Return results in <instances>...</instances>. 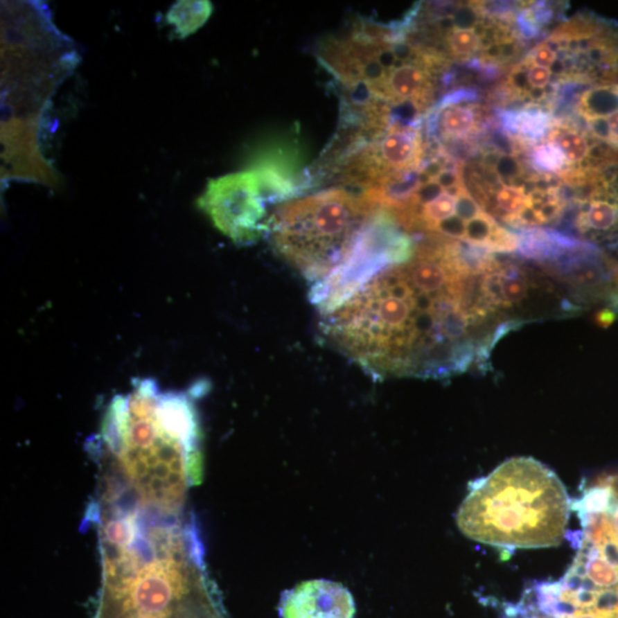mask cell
Returning a JSON list of instances; mask_svg holds the SVG:
<instances>
[{
    "mask_svg": "<svg viewBox=\"0 0 618 618\" xmlns=\"http://www.w3.org/2000/svg\"><path fill=\"white\" fill-rule=\"evenodd\" d=\"M490 265H472L452 242H416L412 259L389 267L321 315V328L373 376L463 373L487 363L495 344L522 324L484 294Z\"/></svg>",
    "mask_w": 618,
    "mask_h": 618,
    "instance_id": "1",
    "label": "cell"
},
{
    "mask_svg": "<svg viewBox=\"0 0 618 618\" xmlns=\"http://www.w3.org/2000/svg\"><path fill=\"white\" fill-rule=\"evenodd\" d=\"M572 500L559 477L531 457L507 459L468 486L457 526L495 549H547L566 540Z\"/></svg>",
    "mask_w": 618,
    "mask_h": 618,
    "instance_id": "2",
    "label": "cell"
},
{
    "mask_svg": "<svg viewBox=\"0 0 618 618\" xmlns=\"http://www.w3.org/2000/svg\"><path fill=\"white\" fill-rule=\"evenodd\" d=\"M375 211L355 191L329 188L274 209L268 235L281 257L315 284L342 263Z\"/></svg>",
    "mask_w": 618,
    "mask_h": 618,
    "instance_id": "3",
    "label": "cell"
},
{
    "mask_svg": "<svg viewBox=\"0 0 618 618\" xmlns=\"http://www.w3.org/2000/svg\"><path fill=\"white\" fill-rule=\"evenodd\" d=\"M416 242L394 217L377 210L369 218L345 259L333 273L312 284L309 298L324 315L389 267L412 259Z\"/></svg>",
    "mask_w": 618,
    "mask_h": 618,
    "instance_id": "4",
    "label": "cell"
},
{
    "mask_svg": "<svg viewBox=\"0 0 618 618\" xmlns=\"http://www.w3.org/2000/svg\"><path fill=\"white\" fill-rule=\"evenodd\" d=\"M559 54L574 85H618V26L592 14H579L545 39Z\"/></svg>",
    "mask_w": 618,
    "mask_h": 618,
    "instance_id": "5",
    "label": "cell"
},
{
    "mask_svg": "<svg viewBox=\"0 0 618 618\" xmlns=\"http://www.w3.org/2000/svg\"><path fill=\"white\" fill-rule=\"evenodd\" d=\"M197 203L214 226L235 243H254L270 233L273 205L252 168L209 181Z\"/></svg>",
    "mask_w": 618,
    "mask_h": 618,
    "instance_id": "6",
    "label": "cell"
},
{
    "mask_svg": "<svg viewBox=\"0 0 618 618\" xmlns=\"http://www.w3.org/2000/svg\"><path fill=\"white\" fill-rule=\"evenodd\" d=\"M479 98L474 87H458L432 107L426 117V143L438 149L467 141L480 129L482 115L473 101Z\"/></svg>",
    "mask_w": 618,
    "mask_h": 618,
    "instance_id": "7",
    "label": "cell"
},
{
    "mask_svg": "<svg viewBox=\"0 0 618 618\" xmlns=\"http://www.w3.org/2000/svg\"><path fill=\"white\" fill-rule=\"evenodd\" d=\"M280 612L282 618H354L355 603L345 586L315 579L286 591Z\"/></svg>",
    "mask_w": 618,
    "mask_h": 618,
    "instance_id": "8",
    "label": "cell"
},
{
    "mask_svg": "<svg viewBox=\"0 0 618 618\" xmlns=\"http://www.w3.org/2000/svg\"><path fill=\"white\" fill-rule=\"evenodd\" d=\"M497 117L503 133L523 145H535L547 138L556 122L549 112L535 105H523L522 109H498Z\"/></svg>",
    "mask_w": 618,
    "mask_h": 618,
    "instance_id": "9",
    "label": "cell"
},
{
    "mask_svg": "<svg viewBox=\"0 0 618 618\" xmlns=\"http://www.w3.org/2000/svg\"><path fill=\"white\" fill-rule=\"evenodd\" d=\"M575 110L581 118L608 117L618 110V85L588 87L579 96Z\"/></svg>",
    "mask_w": 618,
    "mask_h": 618,
    "instance_id": "10",
    "label": "cell"
},
{
    "mask_svg": "<svg viewBox=\"0 0 618 618\" xmlns=\"http://www.w3.org/2000/svg\"><path fill=\"white\" fill-rule=\"evenodd\" d=\"M211 13L210 1H179L168 12V21L179 36L184 38L204 26Z\"/></svg>",
    "mask_w": 618,
    "mask_h": 618,
    "instance_id": "11",
    "label": "cell"
},
{
    "mask_svg": "<svg viewBox=\"0 0 618 618\" xmlns=\"http://www.w3.org/2000/svg\"><path fill=\"white\" fill-rule=\"evenodd\" d=\"M530 165L533 170L547 175H563L569 171L566 156L552 142L535 145L529 154Z\"/></svg>",
    "mask_w": 618,
    "mask_h": 618,
    "instance_id": "12",
    "label": "cell"
},
{
    "mask_svg": "<svg viewBox=\"0 0 618 618\" xmlns=\"http://www.w3.org/2000/svg\"><path fill=\"white\" fill-rule=\"evenodd\" d=\"M559 58V54L554 48L549 46L546 42H540L527 54L526 59L533 66L542 67L546 69H551V67L556 63Z\"/></svg>",
    "mask_w": 618,
    "mask_h": 618,
    "instance_id": "13",
    "label": "cell"
},
{
    "mask_svg": "<svg viewBox=\"0 0 618 618\" xmlns=\"http://www.w3.org/2000/svg\"><path fill=\"white\" fill-rule=\"evenodd\" d=\"M523 61L526 62L527 67H528L527 77H528V84H529L530 89H547L546 87L551 85V82H551V79H552L551 70L542 68V67L533 66V64H530L527 61L526 58L523 59Z\"/></svg>",
    "mask_w": 618,
    "mask_h": 618,
    "instance_id": "14",
    "label": "cell"
}]
</instances>
